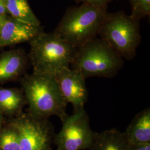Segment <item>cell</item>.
<instances>
[{
	"instance_id": "1",
	"label": "cell",
	"mask_w": 150,
	"mask_h": 150,
	"mask_svg": "<svg viewBox=\"0 0 150 150\" xmlns=\"http://www.w3.org/2000/svg\"><path fill=\"white\" fill-rule=\"evenodd\" d=\"M21 83L29 106V115L41 119L57 116L61 120L67 115V103L61 95L54 75L33 72L22 78Z\"/></svg>"
},
{
	"instance_id": "2",
	"label": "cell",
	"mask_w": 150,
	"mask_h": 150,
	"mask_svg": "<svg viewBox=\"0 0 150 150\" xmlns=\"http://www.w3.org/2000/svg\"><path fill=\"white\" fill-rule=\"evenodd\" d=\"M107 12V7L87 4L70 7L54 32L75 48H79L96 38Z\"/></svg>"
},
{
	"instance_id": "3",
	"label": "cell",
	"mask_w": 150,
	"mask_h": 150,
	"mask_svg": "<svg viewBox=\"0 0 150 150\" xmlns=\"http://www.w3.org/2000/svg\"><path fill=\"white\" fill-rule=\"evenodd\" d=\"M28 59L35 72L54 75L70 67L77 48L55 32H43L29 42Z\"/></svg>"
},
{
	"instance_id": "4",
	"label": "cell",
	"mask_w": 150,
	"mask_h": 150,
	"mask_svg": "<svg viewBox=\"0 0 150 150\" xmlns=\"http://www.w3.org/2000/svg\"><path fill=\"white\" fill-rule=\"evenodd\" d=\"M123 59L100 38H95L77 48L71 64L87 79L112 78L123 67Z\"/></svg>"
},
{
	"instance_id": "5",
	"label": "cell",
	"mask_w": 150,
	"mask_h": 150,
	"mask_svg": "<svg viewBox=\"0 0 150 150\" xmlns=\"http://www.w3.org/2000/svg\"><path fill=\"white\" fill-rule=\"evenodd\" d=\"M139 21L123 11L107 12L98 35L123 59L130 61L141 41Z\"/></svg>"
},
{
	"instance_id": "6",
	"label": "cell",
	"mask_w": 150,
	"mask_h": 150,
	"mask_svg": "<svg viewBox=\"0 0 150 150\" xmlns=\"http://www.w3.org/2000/svg\"><path fill=\"white\" fill-rule=\"evenodd\" d=\"M61 121V129L54 137L57 150H90L95 132L91 129L84 107L74 110Z\"/></svg>"
},
{
	"instance_id": "7",
	"label": "cell",
	"mask_w": 150,
	"mask_h": 150,
	"mask_svg": "<svg viewBox=\"0 0 150 150\" xmlns=\"http://www.w3.org/2000/svg\"><path fill=\"white\" fill-rule=\"evenodd\" d=\"M18 134L20 150H50L54 129L46 119L22 115L13 123Z\"/></svg>"
},
{
	"instance_id": "8",
	"label": "cell",
	"mask_w": 150,
	"mask_h": 150,
	"mask_svg": "<svg viewBox=\"0 0 150 150\" xmlns=\"http://www.w3.org/2000/svg\"><path fill=\"white\" fill-rule=\"evenodd\" d=\"M61 95L74 110L83 107L88 99L86 79L78 70L64 68L54 75Z\"/></svg>"
},
{
	"instance_id": "9",
	"label": "cell",
	"mask_w": 150,
	"mask_h": 150,
	"mask_svg": "<svg viewBox=\"0 0 150 150\" xmlns=\"http://www.w3.org/2000/svg\"><path fill=\"white\" fill-rule=\"evenodd\" d=\"M43 32L41 25H33L8 16L0 29V48L29 42Z\"/></svg>"
},
{
	"instance_id": "10",
	"label": "cell",
	"mask_w": 150,
	"mask_h": 150,
	"mask_svg": "<svg viewBox=\"0 0 150 150\" xmlns=\"http://www.w3.org/2000/svg\"><path fill=\"white\" fill-rule=\"evenodd\" d=\"M28 58L24 50L15 49L0 54V83L16 79L27 67Z\"/></svg>"
},
{
	"instance_id": "11",
	"label": "cell",
	"mask_w": 150,
	"mask_h": 150,
	"mask_svg": "<svg viewBox=\"0 0 150 150\" xmlns=\"http://www.w3.org/2000/svg\"><path fill=\"white\" fill-rule=\"evenodd\" d=\"M129 144L150 143V108L138 113L123 132Z\"/></svg>"
},
{
	"instance_id": "12",
	"label": "cell",
	"mask_w": 150,
	"mask_h": 150,
	"mask_svg": "<svg viewBox=\"0 0 150 150\" xmlns=\"http://www.w3.org/2000/svg\"><path fill=\"white\" fill-rule=\"evenodd\" d=\"M129 145L123 132L110 129L95 132L90 150H128Z\"/></svg>"
},
{
	"instance_id": "13",
	"label": "cell",
	"mask_w": 150,
	"mask_h": 150,
	"mask_svg": "<svg viewBox=\"0 0 150 150\" xmlns=\"http://www.w3.org/2000/svg\"><path fill=\"white\" fill-rule=\"evenodd\" d=\"M5 5L7 13L13 18L31 25H41L28 0H5Z\"/></svg>"
},
{
	"instance_id": "14",
	"label": "cell",
	"mask_w": 150,
	"mask_h": 150,
	"mask_svg": "<svg viewBox=\"0 0 150 150\" xmlns=\"http://www.w3.org/2000/svg\"><path fill=\"white\" fill-rule=\"evenodd\" d=\"M26 102L24 95L19 90L0 87V111L7 113L17 112Z\"/></svg>"
},
{
	"instance_id": "15",
	"label": "cell",
	"mask_w": 150,
	"mask_h": 150,
	"mask_svg": "<svg viewBox=\"0 0 150 150\" xmlns=\"http://www.w3.org/2000/svg\"><path fill=\"white\" fill-rule=\"evenodd\" d=\"M1 150H20L18 134L15 129H6L0 134Z\"/></svg>"
},
{
	"instance_id": "16",
	"label": "cell",
	"mask_w": 150,
	"mask_h": 150,
	"mask_svg": "<svg viewBox=\"0 0 150 150\" xmlns=\"http://www.w3.org/2000/svg\"><path fill=\"white\" fill-rule=\"evenodd\" d=\"M131 6L130 16L137 20H141L150 15V0H129Z\"/></svg>"
},
{
	"instance_id": "17",
	"label": "cell",
	"mask_w": 150,
	"mask_h": 150,
	"mask_svg": "<svg viewBox=\"0 0 150 150\" xmlns=\"http://www.w3.org/2000/svg\"><path fill=\"white\" fill-rule=\"evenodd\" d=\"M77 3L87 4L98 7H107V5L113 0H75Z\"/></svg>"
},
{
	"instance_id": "18",
	"label": "cell",
	"mask_w": 150,
	"mask_h": 150,
	"mask_svg": "<svg viewBox=\"0 0 150 150\" xmlns=\"http://www.w3.org/2000/svg\"><path fill=\"white\" fill-rule=\"evenodd\" d=\"M128 150H150V143L142 144H129Z\"/></svg>"
},
{
	"instance_id": "19",
	"label": "cell",
	"mask_w": 150,
	"mask_h": 150,
	"mask_svg": "<svg viewBox=\"0 0 150 150\" xmlns=\"http://www.w3.org/2000/svg\"><path fill=\"white\" fill-rule=\"evenodd\" d=\"M0 15H7V12L5 5V0H0Z\"/></svg>"
},
{
	"instance_id": "20",
	"label": "cell",
	"mask_w": 150,
	"mask_h": 150,
	"mask_svg": "<svg viewBox=\"0 0 150 150\" xmlns=\"http://www.w3.org/2000/svg\"><path fill=\"white\" fill-rule=\"evenodd\" d=\"M8 16L7 15H0V22H4L5 21L6 18Z\"/></svg>"
},
{
	"instance_id": "21",
	"label": "cell",
	"mask_w": 150,
	"mask_h": 150,
	"mask_svg": "<svg viewBox=\"0 0 150 150\" xmlns=\"http://www.w3.org/2000/svg\"><path fill=\"white\" fill-rule=\"evenodd\" d=\"M1 125H2V116H1V115L0 113V129H1Z\"/></svg>"
},
{
	"instance_id": "22",
	"label": "cell",
	"mask_w": 150,
	"mask_h": 150,
	"mask_svg": "<svg viewBox=\"0 0 150 150\" xmlns=\"http://www.w3.org/2000/svg\"><path fill=\"white\" fill-rule=\"evenodd\" d=\"M4 22H0V29H1V28L2 26V24H3Z\"/></svg>"
},
{
	"instance_id": "23",
	"label": "cell",
	"mask_w": 150,
	"mask_h": 150,
	"mask_svg": "<svg viewBox=\"0 0 150 150\" xmlns=\"http://www.w3.org/2000/svg\"><path fill=\"white\" fill-rule=\"evenodd\" d=\"M52 150V149H51V150Z\"/></svg>"
}]
</instances>
